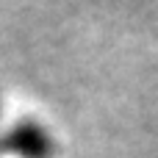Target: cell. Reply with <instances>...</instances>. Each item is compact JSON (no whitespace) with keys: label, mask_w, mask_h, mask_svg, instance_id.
<instances>
[{"label":"cell","mask_w":158,"mask_h":158,"mask_svg":"<svg viewBox=\"0 0 158 158\" xmlns=\"http://www.w3.org/2000/svg\"><path fill=\"white\" fill-rule=\"evenodd\" d=\"M53 136L33 119H19L0 139V153L17 158H53Z\"/></svg>","instance_id":"6da1fadb"}]
</instances>
